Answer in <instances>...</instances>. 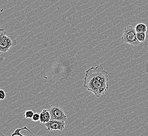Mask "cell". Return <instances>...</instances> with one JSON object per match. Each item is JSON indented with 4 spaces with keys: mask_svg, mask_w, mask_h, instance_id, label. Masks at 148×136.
<instances>
[{
    "mask_svg": "<svg viewBox=\"0 0 148 136\" xmlns=\"http://www.w3.org/2000/svg\"><path fill=\"white\" fill-rule=\"evenodd\" d=\"M84 86L97 97L105 94L109 88L108 73L102 63L86 70Z\"/></svg>",
    "mask_w": 148,
    "mask_h": 136,
    "instance_id": "6da1fadb",
    "label": "cell"
},
{
    "mask_svg": "<svg viewBox=\"0 0 148 136\" xmlns=\"http://www.w3.org/2000/svg\"><path fill=\"white\" fill-rule=\"evenodd\" d=\"M17 45V41L12 36H8L5 31L0 29V54H5Z\"/></svg>",
    "mask_w": 148,
    "mask_h": 136,
    "instance_id": "7a4b0ae2",
    "label": "cell"
},
{
    "mask_svg": "<svg viewBox=\"0 0 148 136\" xmlns=\"http://www.w3.org/2000/svg\"><path fill=\"white\" fill-rule=\"evenodd\" d=\"M121 39L123 42L133 46H137L140 43L137 38V33L133 26H127L124 29Z\"/></svg>",
    "mask_w": 148,
    "mask_h": 136,
    "instance_id": "3957f363",
    "label": "cell"
},
{
    "mask_svg": "<svg viewBox=\"0 0 148 136\" xmlns=\"http://www.w3.org/2000/svg\"><path fill=\"white\" fill-rule=\"evenodd\" d=\"M51 115V120L65 122L67 119L63 108L57 106H51L49 110Z\"/></svg>",
    "mask_w": 148,
    "mask_h": 136,
    "instance_id": "277c9868",
    "label": "cell"
},
{
    "mask_svg": "<svg viewBox=\"0 0 148 136\" xmlns=\"http://www.w3.org/2000/svg\"><path fill=\"white\" fill-rule=\"evenodd\" d=\"M44 125L47 131H62L65 127V122L56 120H50L49 122L44 124Z\"/></svg>",
    "mask_w": 148,
    "mask_h": 136,
    "instance_id": "5b68a950",
    "label": "cell"
},
{
    "mask_svg": "<svg viewBox=\"0 0 148 136\" xmlns=\"http://www.w3.org/2000/svg\"><path fill=\"white\" fill-rule=\"evenodd\" d=\"M11 136H35L26 126L20 129H16L12 134Z\"/></svg>",
    "mask_w": 148,
    "mask_h": 136,
    "instance_id": "8992f818",
    "label": "cell"
},
{
    "mask_svg": "<svg viewBox=\"0 0 148 136\" xmlns=\"http://www.w3.org/2000/svg\"><path fill=\"white\" fill-rule=\"evenodd\" d=\"M51 120V115L49 110L44 109L40 114V121L41 123L45 124Z\"/></svg>",
    "mask_w": 148,
    "mask_h": 136,
    "instance_id": "52a82bcc",
    "label": "cell"
},
{
    "mask_svg": "<svg viewBox=\"0 0 148 136\" xmlns=\"http://www.w3.org/2000/svg\"><path fill=\"white\" fill-rule=\"evenodd\" d=\"M147 26L144 23H140L137 24L135 27V31L136 33H145L147 31Z\"/></svg>",
    "mask_w": 148,
    "mask_h": 136,
    "instance_id": "ba28073f",
    "label": "cell"
},
{
    "mask_svg": "<svg viewBox=\"0 0 148 136\" xmlns=\"http://www.w3.org/2000/svg\"><path fill=\"white\" fill-rule=\"evenodd\" d=\"M137 38L140 43L145 42L146 39V33H137Z\"/></svg>",
    "mask_w": 148,
    "mask_h": 136,
    "instance_id": "9c48e42d",
    "label": "cell"
},
{
    "mask_svg": "<svg viewBox=\"0 0 148 136\" xmlns=\"http://www.w3.org/2000/svg\"><path fill=\"white\" fill-rule=\"evenodd\" d=\"M34 112L32 110H27L25 111V113L24 114V117L26 119H31L32 118V117L34 115Z\"/></svg>",
    "mask_w": 148,
    "mask_h": 136,
    "instance_id": "30bf717a",
    "label": "cell"
},
{
    "mask_svg": "<svg viewBox=\"0 0 148 136\" xmlns=\"http://www.w3.org/2000/svg\"><path fill=\"white\" fill-rule=\"evenodd\" d=\"M32 119L33 122H38L40 120V114L39 113H34L33 116L32 117Z\"/></svg>",
    "mask_w": 148,
    "mask_h": 136,
    "instance_id": "8fae6325",
    "label": "cell"
},
{
    "mask_svg": "<svg viewBox=\"0 0 148 136\" xmlns=\"http://www.w3.org/2000/svg\"><path fill=\"white\" fill-rule=\"evenodd\" d=\"M6 97V94L5 91L1 89L0 90V99L1 100H3L5 99Z\"/></svg>",
    "mask_w": 148,
    "mask_h": 136,
    "instance_id": "7c38bea8",
    "label": "cell"
},
{
    "mask_svg": "<svg viewBox=\"0 0 148 136\" xmlns=\"http://www.w3.org/2000/svg\"><path fill=\"white\" fill-rule=\"evenodd\" d=\"M145 69H146V72H147V73L148 74V61L147 65H146V67H145Z\"/></svg>",
    "mask_w": 148,
    "mask_h": 136,
    "instance_id": "4fadbf2b",
    "label": "cell"
},
{
    "mask_svg": "<svg viewBox=\"0 0 148 136\" xmlns=\"http://www.w3.org/2000/svg\"><path fill=\"white\" fill-rule=\"evenodd\" d=\"M0 136H5L4 134H3L2 133H0Z\"/></svg>",
    "mask_w": 148,
    "mask_h": 136,
    "instance_id": "5bb4252c",
    "label": "cell"
},
{
    "mask_svg": "<svg viewBox=\"0 0 148 136\" xmlns=\"http://www.w3.org/2000/svg\"><path fill=\"white\" fill-rule=\"evenodd\" d=\"M0 101H1V99H0Z\"/></svg>",
    "mask_w": 148,
    "mask_h": 136,
    "instance_id": "9a60e30c",
    "label": "cell"
}]
</instances>
